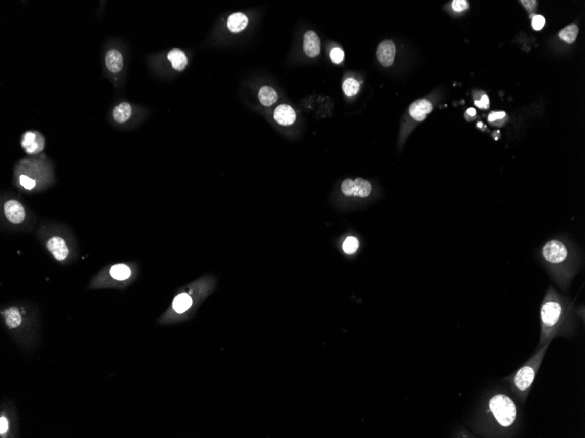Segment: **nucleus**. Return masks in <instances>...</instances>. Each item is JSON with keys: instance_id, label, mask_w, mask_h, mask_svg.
<instances>
[{"instance_id": "obj_1", "label": "nucleus", "mask_w": 585, "mask_h": 438, "mask_svg": "<svg viewBox=\"0 0 585 438\" xmlns=\"http://www.w3.org/2000/svg\"><path fill=\"white\" fill-rule=\"evenodd\" d=\"M571 304L550 285L546 292L540 310L541 336L538 348L551 343L560 334L570 317Z\"/></svg>"}, {"instance_id": "obj_2", "label": "nucleus", "mask_w": 585, "mask_h": 438, "mask_svg": "<svg viewBox=\"0 0 585 438\" xmlns=\"http://www.w3.org/2000/svg\"><path fill=\"white\" fill-rule=\"evenodd\" d=\"M541 256L558 284L567 288L576 268V253L573 248L566 241L553 239L543 245Z\"/></svg>"}, {"instance_id": "obj_3", "label": "nucleus", "mask_w": 585, "mask_h": 438, "mask_svg": "<svg viewBox=\"0 0 585 438\" xmlns=\"http://www.w3.org/2000/svg\"><path fill=\"white\" fill-rule=\"evenodd\" d=\"M549 345L550 343H547L538 348L536 353L527 360L526 364L515 372L512 376L511 380L512 391L522 403H525L527 400Z\"/></svg>"}, {"instance_id": "obj_4", "label": "nucleus", "mask_w": 585, "mask_h": 438, "mask_svg": "<svg viewBox=\"0 0 585 438\" xmlns=\"http://www.w3.org/2000/svg\"><path fill=\"white\" fill-rule=\"evenodd\" d=\"M68 230L65 226L53 222H44L40 226L38 234H41L46 250L57 262H65L71 256L68 244Z\"/></svg>"}, {"instance_id": "obj_5", "label": "nucleus", "mask_w": 585, "mask_h": 438, "mask_svg": "<svg viewBox=\"0 0 585 438\" xmlns=\"http://www.w3.org/2000/svg\"><path fill=\"white\" fill-rule=\"evenodd\" d=\"M487 413L494 424L500 429H507L514 424L518 416L517 406L511 397L505 394H496L490 397Z\"/></svg>"}, {"instance_id": "obj_6", "label": "nucleus", "mask_w": 585, "mask_h": 438, "mask_svg": "<svg viewBox=\"0 0 585 438\" xmlns=\"http://www.w3.org/2000/svg\"><path fill=\"white\" fill-rule=\"evenodd\" d=\"M2 222H6V227L25 228L32 226L33 217L20 201L8 199L2 204Z\"/></svg>"}, {"instance_id": "obj_7", "label": "nucleus", "mask_w": 585, "mask_h": 438, "mask_svg": "<svg viewBox=\"0 0 585 438\" xmlns=\"http://www.w3.org/2000/svg\"><path fill=\"white\" fill-rule=\"evenodd\" d=\"M212 282L209 281L201 280L196 282L193 286L190 287V291H182L175 296V298L172 303L171 310L175 313L181 314L187 312L194 306V302H196L197 297L203 296V293L207 291L208 286Z\"/></svg>"}, {"instance_id": "obj_8", "label": "nucleus", "mask_w": 585, "mask_h": 438, "mask_svg": "<svg viewBox=\"0 0 585 438\" xmlns=\"http://www.w3.org/2000/svg\"><path fill=\"white\" fill-rule=\"evenodd\" d=\"M341 190L343 194L347 196H356L365 198L370 196L372 191L371 183L361 178H357L353 180L347 179L341 185Z\"/></svg>"}, {"instance_id": "obj_9", "label": "nucleus", "mask_w": 585, "mask_h": 438, "mask_svg": "<svg viewBox=\"0 0 585 438\" xmlns=\"http://www.w3.org/2000/svg\"><path fill=\"white\" fill-rule=\"evenodd\" d=\"M21 146L28 154H37L45 147V138L36 131H27L22 137Z\"/></svg>"}, {"instance_id": "obj_10", "label": "nucleus", "mask_w": 585, "mask_h": 438, "mask_svg": "<svg viewBox=\"0 0 585 438\" xmlns=\"http://www.w3.org/2000/svg\"><path fill=\"white\" fill-rule=\"evenodd\" d=\"M377 59L384 67H390L393 64L395 59L396 47L392 40H384L378 46Z\"/></svg>"}, {"instance_id": "obj_11", "label": "nucleus", "mask_w": 585, "mask_h": 438, "mask_svg": "<svg viewBox=\"0 0 585 438\" xmlns=\"http://www.w3.org/2000/svg\"><path fill=\"white\" fill-rule=\"evenodd\" d=\"M432 110V104L427 99L414 101L409 107V114L417 122H423Z\"/></svg>"}, {"instance_id": "obj_12", "label": "nucleus", "mask_w": 585, "mask_h": 438, "mask_svg": "<svg viewBox=\"0 0 585 438\" xmlns=\"http://www.w3.org/2000/svg\"><path fill=\"white\" fill-rule=\"evenodd\" d=\"M273 117L279 125L288 126L295 122L296 114L291 106L287 104H282L276 108Z\"/></svg>"}, {"instance_id": "obj_13", "label": "nucleus", "mask_w": 585, "mask_h": 438, "mask_svg": "<svg viewBox=\"0 0 585 438\" xmlns=\"http://www.w3.org/2000/svg\"><path fill=\"white\" fill-rule=\"evenodd\" d=\"M304 52L309 57H316L321 52V41L314 31H308L304 35Z\"/></svg>"}, {"instance_id": "obj_14", "label": "nucleus", "mask_w": 585, "mask_h": 438, "mask_svg": "<svg viewBox=\"0 0 585 438\" xmlns=\"http://www.w3.org/2000/svg\"><path fill=\"white\" fill-rule=\"evenodd\" d=\"M105 63L111 73H119L123 67L122 55L116 49H111L105 55Z\"/></svg>"}, {"instance_id": "obj_15", "label": "nucleus", "mask_w": 585, "mask_h": 438, "mask_svg": "<svg viewBox=\"0 0 585 438\" xmlns=\"http://www.w3.org/2000/svg\"><path fill=\"white\" fill-rule=\"evenodd\" d=\"M5 322L7 327L10 329L17 328L21 325L22 316L20 310L17 307L12 306L3 310L2 312Z\"/></svg>"}, {"instance_id": "obj_16", "label": "nucleus", "mask_w": 585, "mask_h": 438, "mask_svg": "<svg viewBox=\"0 0 585 438\" xmlns=\"http://www.w3.org/2000/svg\"><path fill=\"white\" fill-rule=\"evenodd\" d=\"M132 269L128 265L120 263L113 265L109 270V276L116 282H125L132 277Z\"/></svg>"}, {"instance_id": "obj_17", "label": "nucleus", "mask_w": 585, "mask_h": 438, "mask_svg": "<svg viewBox=\"0 0 585 438\" xmlns=\"http://www.w3.org/2000/svg\"><path fill=\"white\" fill-rule=\"evenodd\" d=\"M168 60L171 62L172 67L176 71H182L188 64L186 55L180 49H173L168 55Z\"/></svg>"}, {"instance_id": "obj_18", "label": "nucleus", "mask_w": 585, "mask_h": 438, "mask_svg": "<svg viewBox=\"0 0 585 438\" xmlns=\"http://www.w3.org/2000/svg\"><path fill=\"white\" fill-rule=\"evenodd\" d=\"M248 24V18L241 12H236L228 18V28L233 33H239L244 30Z\"/></svg>"}, {"instance_id": "obj_19", "label": "nucleus", "mask_w": 585, "mask_h": 438, "mask_svg": "<svg viewBox=\"0 0 585 438\" xmlns=\"http://www.w3.org/2000/svg\"><path fill=\"white\" fill-rule=\"evenodd\" d=\"M131 115H132V107L126 102H123L119 104L113 110L114 120L119 124H124L128 121Z\"/></svg>"}, {"instance_id": "obj_20", "label": "nucleus", "mask_w": 585, "mask_h": 438, "mask_svg": "<svg viewBox=\"0 0 585 438\" xmlns=\"http://www.w3.org/2000/svg\"><path fill=\"white\" fill-rule=\"evenodd\" d=\"M258 96L261 104H263L264 106H271L278 99V94L275 90L268 86L262 87L259 91Z\"/></svg>"}, {"instance_id": "obj_21", "label": "nucleus", "mask_w": 585, "mask_h": 438, "mask_svg": "<svg viewBox=\"0 0 585 438\" xmlns=\"http://www.w3.org/2000/svg\"><path fill=\"white\" fill-rule=\"evenodd\" d=\"M578 28L576 25H570L566 28H564L563 30L559 33V36L561 38V40H564L565 42L568 44H573L575 40H576V37L578 34Z\"/></svg>"}, {"instance_id": "obj_22", "label": "nucleus", "mask_w": 585, "mask_h": 438, "mask_svg": "<svg viewBox=\"0 0 585 438\" xmlns=\"http://www.w3.org/2000/svg\"><path fill=\"white\" fill-rule=\"evenodd\" d=\"M359 82L357 80L348 78L343 82V92L348 96H353L359 92Z\"/></svg>"}, {"instance_id": "obj_23", "label": "nucleus", "mask_w": 585, "mask_h": 438, "mask_svg": "<svg viewBox=\"0 0 585 438\" xmlns=\"http://www.w3.org/2000/svg\"><path fill=\"white\" fill-rule=\"evenodd\" d=\"M18 184L26 191H33L37 186V182L35 180H32L31 178L25 175V174H20L18 176Z\"/></svg>"}, {"instance_id": "obj_24", "label": "nucleus", "mask_w": 585, "mask_h": 438, "mask_svg": "<svg viewBox=\"0 0 585 438\" xmlns=\"http://www.w3.org/2000/svg\"><path fill=\"white\" fill-rule=\"evenodd\" d=\"M359 246V240H357L355 237L347 238L345 241L343 242V251L346 254H353L357 251Z\"/></svg>"}, {"instance_id": "obj_25", "label": "nucleus", "mask_w": 585, "mask_h": 438, "mask_svg": "<svg viewBox=\"0 0 585 438\" xmlns=\"http://www.w3.org/2000/svg\"><path fill=\"white\" fill-rule=\"evenodd\" d=\"M330 57L335 64H340L344 59V52L339 47H336L331 50L330 53Z\"/></svg>"}, {"instance_id": "obj_26", "label": "nucleus", "mask_w": 585, "mask_h": 438, "mask_svg": "<svg viewBox=\"0 0 585 438\" xmlns=\"http://www.w3.org/2000/svg\"><path fill=\"white\" fill-rule=\"evenodd\" d=\"M469 4L465 0H454L452 2V8L455 12H461L468 9Z\"/></svg>"}, {"instance_id": "obj_27", "label": "nucleus", "mask_w": 585, "mask_h": 438, "mask_svg": "<svg viewBox=\"0 0 585 438\" xmlns=\"http://www.w3.org/2000/svg\"><path fill=\"white\" fill-rule=\"evenodd\" d=\"M545 25V18L542 15H535L533 18V21H532V26H533L534 30L539 31L544 27Z\"/></svg>"}, {"instance_id": "obj_28", "label": "nucleus", "mask_w": 585, "mask_h": 438, "mask_svg": "<svg viewBox=\"0 0 585 438\" xmlns=\"http://www.w3.org/2000/svg\"><path fill=\"white\" fill-rule=\"evenodd\" d=\"M474 103H475L476 106H478L480 109H484V110H487L488 108L490 107V99L486 94H484L480 100L474 101Z\"/></svg>"}, {"instance_id": "obj_29", "label": "nucleus", "mask_w": 585, "mask_h": 438, "mask_svg": "<svg viewBox=\"0 0 585 438\" xmlns=\"http://www.w3.org/2000/svg\"><path fill=\"white\" fill-rule=\"evenodd\" d=\"M505 116H506V113L504 112V111L492 112L490 115H489L488 120H489V122L494 123L497 121V120H500V119L504 118Z\"/></svg>"}, {"instance_id": "obj_30", "label": "nucleus", "mask_w": 585, "mask_h": 438, "mask_svg": "<svg viewBox=\"0 0 585 438\" xmlns=\"http://www.w3.org/2000/svg\"><path fill=\"white\" fill-rule=\"evenodd\" d=\"M8 430V422L6 417L2 416L0 418V434L3 435Z\"/></svg>"}, {"instance_id": "obj_31", "label": "nucleus", "mask_w": 585, "mask_h": 438, "mask_svg": "<svg viewBox=\"0 0 585 438\" xmlns=\"http://www.w3.org/2000/svg\"><path fill=\"white\" fill-rule=\"evenodd\" d=\"M521 3L528 11H533L537 5L536 1H521Z\"/></svg>"}, {"instance_id": "obj_32", "label": "nucleus", "mask_w": 585, "mask_h": 438, "mask_svg": "<svg viewBox=\"0 0 585 438\" xmlns=\"http://www.w3.org/2000/svg\"><path fill=\"white\" fill-rule=\"evenodd\" d=\"M466 114H467V115H469V116H476L477 111H476V110L474 109V108H470V109H468V110H467Z\"/></svg>"}, {"instance_id": "obj_33", "label": "nucleus", "mask_w": 585, "mask_h": 438, "mask_svg": "<svg viewBox=\"0 0 585 438\" xmlns=\"http://www.w3.org/2000/svg\"><path fill=\"white\" fill-rule=\"evenodd\" d=\"M483 126H484V125H483V123H481V122L478 123V128H482V127H483Z\"/></svg>"}]
</instances>
